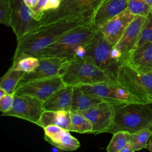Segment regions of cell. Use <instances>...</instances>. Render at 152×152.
<instances>
[{"mask_svg": "<svg viewBox=\"0 0 152 152\" xmlns=\"http://www.w3.org/2000/svg\"><path fill=\"white\" fill-rule=\"evenodd\" d=\"M92 22L82 21H58L37 26L21 39L17 40L12 64L26 56L37 57L47 46L61 36L76 27Z\"/></svg>", "mask_w": 152, "mask_h": 152, "instance_id": "1", "label": "cell"}, {"mask_svg": "<svg viewBox=\"0 0 152 152\" xmlns=\"http://www.w3.org/2000/svg\"><path fill=\"white\" fill-rule=\"evenodd\" d=\"M115 113L109 133L119 131L134 133L152 125V104L132 102L114 105Z\"/></svg>", "mask_w": 152, "mask_h": 152, "instance_id": "2", "label": "cell"}, {"mask_svg": "<svg viewBox=\"0 0 152 152\" xmlns=\"http://www.w3.org/2000/svg\"><path fill=\"white\" fill-rule=\"evenodd\" d=\"M98 30L92 23L81 25L49 45L37 58L58 57L73 60L77 52L86 46Z\"/></svg>", "mask_w": 152, "mask_h": 152, "instance_id": "3", "label": "cell"}, {"mask_svg": "<svg viewBox=\"0 0 152 152\" xmlns=\"http://www.w3.org/2000/svg\"><path fill=\"white\" fill-rule=\"evenodd\" d=\"M104 0H61L55 10L44 12L39 26L58 21L92 22L93 17Z\"/></svg>", "mask_w": 152, "mask_h": 152, "instance_id": "4", "label": "cell"}, {"mask_svg": "<svg viewBox=\"0 0 152 152\" xmlns=\"http://www.w3.org/2000/svg\"><path fill=\"white\" fill-rule=\"evenodd\" d=\"M66 85L80 86L100 83H118L116 78L87 57L70 61L61 76Z\"/></svg>", "mask_w": 152, "mask_h": 152, "instance_id": "5", "label": "cell"}, {"mask_svg": "<svg viewBox=\"0 0 152 152\" xmlns=\"http://www.w3.org/2000/svg\"><path fill=\"white\" fill-rule=\"evenodd\" d=\"M84 57L115 77L118 68L122 64L121 52L107 41L99 30L87 44Z\"/></svg>", "mask_w": 152, "mask_h": 152, "instance_id": "6", "label": "cell"}, {"mask_svg": "<svg viewBox=\"0 0 152 152\" xmlns=\"http://www.w3.org/2000/svg\"><path fill=\"white\" fill-rule=\"evenodd\" d=\"M116 80L142 103L152 104V73L140 72L125 64L117 71Z\"/></svg>", "mask_w": 152, "mask_h": 152, "instance_id": "7", "label": "cell"}, {"mask_svg": "<svg viewBox=\"0 0 152 152\" xmlns=\"http://www.w3.org/2000/svg\"><path fill=\"white\" fill-rule=\"evenodd\" d=\"M83 91L113 105L141 102L118 83H100L78 86Z\"/></svg>", "mask_w": 152, "mask_h": 152, "instance_id": "8", "label": "cell"}, {"mask_svg": "<svg viewBox=\"0 0 152 152\" xmlns=\"http://www.w3.org/2000/svg\"><path fill=\"white\" fill-rule=\"evenodd\" d=\"M43 111V101L40 99L28 95L14 94L11 109L1 115L17 117L37 124Z\"/></svg>", "mask_w": 152, "mask_h": 152, "instance_id": "9", "label": "cell"}, {"mask_svg": "<svg viewBox=\"0 0 152 152\" xmlns=\"http://www.w3.org/2000/svg\"><path fill=\"white\" fill-rule=\"evenodd\" d=\"M12 15L10 24L15 33L17 40L35 28L39 24L31 8L23 0H11Z\"/></svg>", "mask_w": 152, "mask_h": 152, "instance_id": "10", "label": "cell"}, {"mask_svg": "<svg viewBox=\"0 0 152 152\" xmlns=\"http://www.w3.org/2000/svg\"><path fill=\"white\" fill-rule=\"evenodd\" d=\"M65 85V83L60 76L36 80L17 86L14 94L33 96L44 102Z\"/></svg>", "mask_w": 152, "mask_h": 152, "instance_id": "11", "label": "cell"}, {"mask_svg": "<svg viewBox=\"0 0 152 152\" xmlns=\"http://www.w3.org/2000/svg\"><path fill=\"white\" fill-rule=\"evenodd\" d=\"M39 59L38 66L33 71L25 73L18 83V86L33 80L61 77L65 72L66 65L69 62L68 59L58 57H48Z\"/></svg>", "mask_w": 152, "mask_h": 152, "instance_id": "12", "label": "cell"}, {"mask_svg": "<svg viewBox=\"0 0 152 152\" xmlns=\"http://www.w3.org/2000/svg\"><path fill=\"white\" fill-rule=\"evenodd\" d=\"M78 112L85 116L92 124L91 134L96 135L110 132L114 118L113 104L103 102L94 107Z\"/></svg>", "mask_w": 152, "mask_h": 152, "instance_id": "13", "label": "cell"}, {"mask_svg": "<svg viewBox=\"0 0 152 152\" xmlns=\"http://www.w3.org/2000/svg\"><path fill=\"white\" fill-rule=\"evenodd\" d=\"M128 8L105 23L99 30L107 41L115 46L121 39L128 26L135 17Z\"/></svg>", "mask_w": 152, "mask_h": 152, "instance_id": "14", "label": "cell"}, {"mask_svg": "<svg viewBox=\"0 0 152 152\" xmlns=\"http://www.w3.org/2000/svg\"><path fill=\"white\" fill-rule=\"evenodd\" d=\"M122 64L140 72L152 73V42H145L132 49Z\"/></svg>", "mask_w": 152, "mask_h": 152, "instance_id": "15", "label": "cell"}, {"mask_svg": "<svg viewBox=\"0 0 152 152\" xmlns=\"http://www.w3.org/2000/svg\"><path fill=\"white\" fill-rule=\"evenodd\" d=\"M43 129L45 140L62 151H73L80 147V141L67 129L54 125H48Z\"/></svg>", "mask_w": 152, "mask_h": 152, "instance_id": "16", "label": "cell"}, {"mask_svg": "<svg viewBox=\"0 0 152 152\" xmlns=\"http://www.w3.org/2000/svg\"><path fill=\"white\" fill-rule=\"evenodd\" d=\"M146 17L135 15L126 27L122 36L115 47L121 52V62L125 57L135 48L139 39Z\"/></svg>", "mask_w": 152, "mask_h": 152, "instance_id": "17", "label": "cell"}, {"mask_svg": "<svg viewBox=\"0 0 152 152\" xmlns=\"http://www.w3.org/2000/svg\"><path fill=\"white\" fill-rule=\"evenodd\" d=\"M129 0H104L95 13L92 23L100 29L105 23L128 7Z\"/></svg>", "mask_w": 152, "mask_h": 152, "instance_id": "18", "label": "cell"}, {"mask_svg": "<svg viewBox=\"0 0 152 152\" xmlns=\"http://www.w3.org/2000/svg\"><path fill=\"white\" fill-rule=\"evenodd\" d=\"M74 86L65 84L43 102L44 110L71 111Z\"/></svg>", "mask_w": 152, "mask_h": 152, "instance_id": "19", "label": "cell"}, {"mask_svg": "<svg viewBox=\"0 0 152 152\" xmlns=\"http://www.w3.org/2000/svg\"><path fill=\"white\" fill-rule=\"evenodd\" d=\"M36 125L43 128L54 125L71 131L70 111L44 110Z\"/></svg>", "mask_w": 152, "mask_h": 152, "instance_id": "20", "label": "cell"}, {"mask_svg": "<svg viewBox=\"0 0 152 152\" xmlns=\"http://www.w3.org/2000/svg\"><path fill=\"white\" fill-rule=\"evenodd\" d=\"M103 101L99 97L83 91L78 86H74L71 112H81L94 107Z\"/></svg>", "mask_w": 152, "mask_h": 152, "instance_id": "21", "label": "cell"}, {"mask_svg": "<svg viewBox=\"0 0 152 152\" xmlns=\"http://www.w3.org/2000/svg\"><path fill=\"white\" fill-rule=\"evenodd\" d=\"M24 74V72L11 66L1 78L0 88L7 93H14L19 81Z\"/></svg>", "mask_w": 152, "mask_h": 152, "instance_id": "22", "label": "cell"}, {"mask_svg": "<svg viewBox=\"0 0 152 152\" xmlns=\"http://www.w3.org/2000/svg\"><path fill=\"white\" fill-rule=\"evenodd\" d=\"M70 116L71 122V131L80 134L92 132V124L83 114L77 112L70 111Z\"/></svg>", "mask_w": 152, "mask_h": 152, "instance_id": "23", "label": "cell"}, {"mask_svg": "<svg viewBox=\"0 0 152 152\" xmlns=\"http://www.w3.org/2000/svg\"><path fill=\"white\" fill-rule=\"evenodd\" d=\"M130 141V133L119 131L113 134L106 150L108 152H121L124 147Z\"/></svg>", "mask_w": 152, "mask_h": 152, "instance_id": "24", "label": "cell"}, {"mask_svg": "<svg viewBox=\"0 0 152 152\" xmlns=\"http://www.w3.org/2000/svg\"><path fill=\"white\" fill-rule=\"evenodd\" d=\"M151 135L152 133L150 129H144L130 134V142L134 151L145 148Z\"/></svg>", "mask_w": 152, "mask_h": 152, "instance_id": "25", "label": "cell"}, {"mask_svg": "<svg viewBox=\"0 0 152 152\" xmlns=\"http://www.w3.org/2000/svg\"><path fill=\"white\" fill-rule=\"evenodd\" d=\"M39 64V58L33 56H26L20 59L16 63L12 64L11 66L24 73H28L35 69Z\"/></svg>", "mask_w": 152, "mask_h": 152, "instance_id": "26", "label": "cell"}, {"mask_svg": "<svg viewBox=\"0 0 152 152\" xmlns=\"http://www.w3.org/2000/svg\"><path fill=\"white\" fill-rule=\"evenodd\" d=\"M145 42H152V12L146 17L139 39L134 48Z\"/></svg>", "mask_w": 152, "mask_h": 152, "instance_id": "27", "label": "cell"}, {"mask_svg": "<svg viewBox=\"0 0 152 152\" xmlns=\"http://www.w3.org/2000/svg\"><path fill=\"white\" fill-rule=\"evenodd\" d=\"M128 8L135 15H140L147 17L152 12V9L145 0H129Z\"/></svg>", "mask_w": 152, "mask_h": 152, "instance_id": "28", "label": "cell"}, {"mask_svg": "<svg viewBox=\"0 0 152 152\" xmlns=\"http://www.w3.org/2000/svg\"><path fill=\"white\" fill-rule=\"evenodd\" d=\"M11 15V0H0V23L10 26Z\"/></svg>", "mask_w": 152, "mask_h": 152, "instance_id": "29", "label": "cell"}, {"mask_svg": "<svg viewBox=\"0 0 152 152\" xmlns=\"http://www.w3.org/2000/svg\"><path fill=\"white\" fill-rule=\"evenodd\" d=\"M14 93H6L4 96L0 97V110L2 113H6L10 110L14 103Z\"/></svg>", "mask_w": 152, "mask_h": 152, "instance_id": "30", "label": "cell"}, {"mask_svg": "<svg viewBox=\"0 0 152 152\" xmlns=\"http://www.w3.org/2000/svg\"><path fill=\"white\" fill-rule=\"evenodd\" d=\"M48 0H39L37 5L31 10L34 14L35 18L40 21L43 14H44V7L47 2Z\"/></svg>", "mask_w": 152, "mask_h": 152, "instance_id": "31", "label": "cell"}, {"mask_svg": "<svg viewBox=\"0 0 152 152\" xmlns=\"http://www.w3.org/2000/svg\"><path fill=\"white\" fill-rule=\"evenodd\" d=\"M61 4V0H48L44 7V12L50 10H55Z\"/></svg>", "mask_w": 152, "mask_h": 152, "instance_id": "32", "label": "cell"}, {"mask_svg": "<svg viewBox=\"0 0 152 152\" xmlns=\"http://www.w3.org/2000/svg\"><path fill=\"white\" fill-rule=\"evenodd\" d=\"M39 0H23L25 4L31 10L36 7Z\"/></svg>", "mask_w": 152, "mask_h": 152, "instance_id": "33", "label": "cell"}, {"mask_svg": "<svg viewBox=\"0 0 152 152\" xmlns=\"http://www.w3.org/2000/svg\"><path fill=\"white\" fill-rule=\"evenodd\" d=\"M121 152H134L133 147L130 141L128 143H127V144L122 150Z\"/></svg>", "mask_w": 152, "mask_h": 152, "instance_id": "34", "label": "cell"}, {"mask_svg": "<svg viewBox=\"0 0 152 152\" xmlns=\"http://www.w3.org/2000/svg\"><path fill=\"white\" fill-rule=\"evenodd\" d=\"M146 149L148 150L149 151H152V137H150L147 145H146V147H145Z\"/></svg>", "mask_w": 152, "mask_h": 152, "instance_id": "35", "label": "cell"}, {"mask_svg": "<svg viewBox=\"0 0 152 152\" xmlns=\"http://www.w3.org/2000/svg\"><path fill=\"white\" fill-rule=\"evenodd\" d=\"M145 1L150 6V7L152 9V0H145Z\"/></svg>", "mask_w": 152, "mask_h": 152, "instance_id": "36", "label": "cell"}, {"mask_svg": "<svg viewBox=\"0 0 152 152\" xmlns=\"http://www.w3.org/2000/svg\"><path fill=\"white\" fill-rule=\"evenodd\" d=\"M7 93L2 88H0V97H2L3 96H4Z\"/></svg>", "mask_w": 152, "mask_h": 152, "instance_id": "37", "label": "cell"}, {"mask_svg": "<svg viewBox=\"0 0 152 152\" xmlns=\"http://www.w3.org/2000/svg\"><path fill=\"white\" fill-rule=\"evenodd\" d=\"M149 129H150V130L151 131V133H152V125H151V126H150V128ZM151 137H152V135H151Z\"/></svg>", "mask_w": 152, "mask_h": 152, "instance_id": "38", "label": "cell"}, {"mask_svg": "<svg viewBox=\"0 0 152 152\" xmlns=\"http://www.w3.org/2000/svg\"></svg>", "mask_w": 152, "mask_h": 152, "instance_id": "39", "label": "cell"}]
</instances>
